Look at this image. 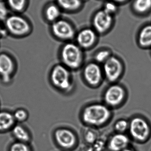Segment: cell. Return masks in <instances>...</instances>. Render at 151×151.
I'll return each instance as SVG.
<instances>
[{
	"mask_svg": "<svg viewBox=\"0 0 151 151\" xmlns=\"http://www.w3.org/2000/svg\"><path fill=\"white\" fill-rule=\"evenodd\" d=\"M133 8L135 12L144 14L151 9V0H134Z\"/></svg>",
	"mask_w": 151,
	"mask_h": 151,
	"instance_id": "19",
	"label": "cell"
},
{
	"mask_svg": "<svg viewBox=\"0 0 151 151\" xmlns=\"http://www.w3.org/2000/svg\"><path fill=\"white\" fill-rule=\"evenodd\" d=\"M14 70L13 61L8 55H0V75L4 83H8L11 80Z\"/></svg>",
	"mask_w": 151,
	"mask_h": 151,
	"instance_id": "14",
	"label": "cell"
},
{
	"mask_svg": "<svg viewBox=\"0 0 151 151\" xmlns=\"http://www.w3.org/2000/svg\"><path fill=\"white\" fill-rule=\"evenodd\" d=\"M135 151V150H134L133 148H131V147H127V148H126V149H125V150H123V151Z\"/></svg>",
	"mask_w": 151,
	"mask_h": 151,
	"instance_id": "32",
	"label": "cell"
},
{
	"mask_svg": "<svg viewBox=\"0 0 151 151\" xmlns=\"http://www.w3.org/2000/svg\"><path fill=\"white\" fill-rule=\"evenodd\" d=\"M103 9L109 14L113 16V14L117 12L118 7L116 4V3L113 1H108L105 4Z\"/></svg>",
	"mask_w": 151,
	"mask_h": 151,
	"instance_id": "27",
	"label": "cell"
},
{
	"mask_svg": "<svg viewBox=\"0 0 151 151\" xmlns=\"http://www.w3.org/2000/svg\"><path fill=\"white\" fill-rule=\"evenodd\" d=\"M10 151H30L29 147L23 142H18L12 145Z\"/></svg>",
	"mask_w": 151,
	"mask_h": 151,
	"instance_id": "26",
	"label": "cell"
},
{
	"mask_svg": "<svg viewBox=\"0 0 151 151\" xmlns=\"http://www.w3.org/2000/svg\"><path fill=\"white\" fill-rule=\"evenodd\" d=\"M51 31L56 37L64 40H72L75 34L73 26L64 19H58L53 22L51 26Z\"/></svg>",
	"mask_w": 151,
	"mask_h": 151,
	"instance_id": "7",
	"label": "cell"
},
{
	"mask_svg": "<svg viewBox=\"0 0 151 151\" xmlns=\"http://www.w3.org/2000/svg\"><path fill=\"white\" fill-rule=\"evenodd\" d=\"M98 137V133L95 130L92 129H87L83 135L84 141L88 145H93Z\"/></svg>",
	"mask_w": 151,
	"mask_h": 151,
	"instance_id": "21",
	"label": "cell"
},
{
	"mask_svg": "<svg viewBox=\"0 0 151 151\" xmlns=\"http://www.w3.org/2000/svg\"><path fill=\"white\" fill-rule=\"evenodd\" d=\"M59 6L65 10L75 11L80 9L82 0H56Z\"/></svg>",
	"mask_w": 151,
	"mask_h": 151,
	"instance_id": "17",
	"label": "cell"
},
{
	"mask_svg": "<svg viewBox=\"0 0 151 151\" xmlns=\"http://www.w3.org/2000/svg\"><path fill=\"white\" fill-rule=\"evenodd\" d=\"M111 57V52L109 50H103L97 53L95 55L96 61L100 63H104Z\"/></svg>",
	"mask_w": 151,
	"mask_h": 151,
	"instance_id": "25",
	"label": "cell"
},
{
	"mask_svg": "<svg viewBox=\"0 0 151 151\" xmlns=\"http://www.w3.org/2000/svg\"><path fill=\"white\" fill-rule=\"evenodd\" d=\"M8 9L2 0H0V20H5L8 17Z\"/></svg>",
	"mask_w": 151,
	"mask_h": 151,
	"instance_id": "29",
	"label": "cell"
},
{
	"mask_svg": "<svg viewBox=\"0 0 151 151\" xmlns=\"http://www.w3.org/2000/svg\"><path fill=\"white\" fill-rule=\"evenodd\" d=\"M107 139L105 137H99L92 145L95 151H103L107 147Z\"/></svg>",
	"mask_w": 151,
	"mask_h": 151,
	"instance_id": "24",
	"label": "cell"
},
{
	"mask_svg": "<svg viewBox=\"0 0 151 151\" xmlns=\"http://www.w3.org/2000/svg\"><path fill=\"white\" fill-rule=\"evenodd\" d=\"M113 23L112 15L100 10L96 12L93 18L95 31L99 34H104L109 30Z\"/></svg>",
	"mask_w": 151,
	"mask_h": 151,
	"instance_id": "9",
	"label": "cell"
},
{
	"mask_svg": "<svg viewBox=\"0 0 151 151\" xmlns=\"http://www.w3.org/2000/svg\"><path fill=\"white\" fill-rule=\"evenodd\" d=\"M129 123L126 120L120 119L116 122L114 124V128L117 133L125 134L128 130Z\"/></svg>",
	"mask_w": 151,
	"mask_h": 151,
	"instance_id": "23",
	"label": "cell"
},
{
	"mask_svg": "<svg viewBox=\"0 0 151 151\" xmlns=\"http://www.w3.org/2000/svg\"><path fill=\"white\" fill-rule=\"evenodd\" d=\"M4 34V31L3 29H2L1 27V25H0V36L1 35H3Z\"/></svg>",
	"mask_w": 151,
	"mask_h": 151,
	"instance_id": "33",
	"label": "cell"
},
{
	"mask_svg": "<svg viewBox=\"0 0 151 151\" xmlns=\"http://www.w3.org/2000/svg\"><path fill=\"white\" fill-rule=\"evenodd\" d=\"M51 81L54 86L62 90L67 91L72 87L70 72L64 65H56L51 75Z\"/></svg>",
	"mask_w": 151,
	"mask_h": 151,
	"instance_id": "4",
	"label": "cell"
},
{
	"mask_svg": "<svg viewBox=\"0 0 151 151\" xmlns=\"http://www.w3.org/2000/svg\"><path fill=\"white\" fill-rule=\"evenodd\" d=\"M83 76L87 83L91 86H96L101 83L103 78V73L98 65L90 63L84 68Z\"/></svg>",
	"mask_w": 151,
	"mask_h": 151,
	"instance_id": "11",
	"label": "cell"
},
{
	"mask_svg": "<svg viewBox=\"0 0 151 151\" xmlns=\"http://www.w3.org/2000/svg\"><path fill=\"white\" fill-rule=\"evenodd\" d=\"M12 134L18 142H27L30 140V136L26 130L20 125H16L13 127Z\"/></svg>",
	"mask_w": 151,
	"mask_h": 151,
	"instance_id": "20",
	"label": "cell"
},
{
	"mask_svg": "<svg viewBox=\"0 0 151 151\" xmlns=\"http://www.w3.org/2000/svg\"><path fill=\"white\" fill-rule=\"evenodd\" d=\"M95 31L91 28L82 29L79 32L76 37L78 45L83 48H89L92 47L96 40Z\"/></svg>",
	"mask_w": 151,
	"mask_h": 151,
	"instance_id": "13",
	"label": "cell"
},
{
	"mask_svg": "<svg viewBox=\"0 0 151 151\" xmlns=\"http://www.w3.org/2000/svg\"><path fill=\"white\" fill-rule=\"evenodd\" d=\"M139 45L144 48L151 47V24L143 27L138 35Z\"/></svg>",
	"mask_w": 151,
	"mask_h": 151,
	"instance_id": "15",
	"label": "cell"
},
{
	"mask_svg": "<svg viewBox=\"0 0 151 151\" xmlns=\"http://www.w3.org/2000/svg\"><path fill=\"white\" fill-rule=\"evenodd\" d=\"M123 66L117 58L111 56L104 63L103 72L106 79L110 82H114L120 77Z\"/></svg>",
	"mask_w": 151,
	"mask_h": 151,
	"instance_id": "8",
	"label": "cell"
},
{
	"mask_svg": "<svg viewBox=\"0 0 151 151\" xmlns=\"http://www.w3.org/2000/svg\"><path fill=\"white\" fill-rule=\"evenodd\" d=\"M81 151H95L92 145H88L84 147Z\"/></svg>",
	"mask_w": 151,
	"mask_h": 151,
	"instance_id": "30",
	"label": "cell"
},
{
	"mask_svg": "<svg viewBox=\"0 0 151 151\" xmlns=\"http://www.w3.org/2000/svg\"><path fill=\"white\" fill-rule=\"evenodd\" d=\"M10 8L14 11L21 12L25 9L26 0H7Z\"/></svg>",
	"mask_w": 151,
	"mask_h": 151,
	"instance_id": "22",
	"label": "cell"
},
{
	"mask_svg": "<svg viewBox=\"0 0 151 151\" xmlns=\"http://www.w3.org/2000/svg\"><path fill=\"white\" fill-rule=\"evenodd\" d=\"M15 120L18 121L20 122L23 121L25 120L27 118V113L26 111L22 109L17 110L15 111L13 114Z\"/></svg>",
	"mask_w": 151,
	"mask_h": 151,
	"instance_id": "28",
	"label": "cell"
},
{
	"mask_svg": "<svg viewBox=\"0 0 151 151\" xmlns=\"http://www.w3.org/2000/svg\"><path fill=\"white\" fill-rule=\"evenodd\" d=\"M15 119L13 115L8 112H0V131L8 130L14 125Z\"/></svg>",
	"mask_w": 151,
	"mask_h": 151,
	"instance_id": "16",
	"label": "cell"
},
{
	"mask_svg": "<svg viewBox=\"0 0 151 151\" xmlns=\"http://www.w3.org/2000/svg\"><path fill=\"white\" fill-rule=\"evenodd\" d=\"M125 95L123 88L120 85L114 84L106 90L104 95L105 101L110 106H117L123 101Z\"/></svg>",
	"mask_w": 151,
	"mask_h": 151,
	"instance_id": "10",
	"label": "cell"
},
{
	"mask_svg": "<svg viewBox=\"0 0 151 151\" xmlns=\"http://www.w3.org/2000/svg\"><path fill=\"white\" fill-rule=\"evenodd\" d=\"M54 136L57 144L65 150H72L76 147L78 143V138L75 133L68 129H58L55 131Z\"/></svg>",
	"mask_w": 151,
	"mask_h": 151,
	"instance_id": "6",
	"label": "cell"
},
{
	"mask_svg": "<svg viewBox=\"0 0 151 151\" xmlns=\"http://www.w3.org/2000/svg\"><path fill=\"white\" fill-rule=\"evenodd\" d=\"M111 112L109 107L102 104L90 105L83 110L82 114V121L86 125L99 127L110 120Z\"/></svg>",
	"mask_w": 151,
	"mask_h": 151,
	"instance_id": "1",
	"label": "cell"
},
{
	"mask_svg": "<svg viewBox=\"0 0 151 151\" xmlns=\"http://www.w3.org/2000/svg\"><path fill=\"white\" fill-rule=\"evenodd\" d=\"M130 139L125 134L117 133L113 135L107 141L109 151H122L129 147Z\"/></svg>",
	"mask_w": 151,
	"mask_h": 151,
	"instance_id": "12",
	"label": "cell"
},
{
	"mask_svg": "<svg viewBox=\"0 0 151 151\" xmlns=\"http://www.w3.org/2000/svg\"><path fill=\"white\" fill-rule=\"evenodd\" d=\"M5 26L12 34L16 36H23L27 34L31 27L24 18L18 15H12L5 19Z\"/></svg>",
	"mask_w": 151,
	"mask_h": 151,
	"instance_id": "5",
	"label": "cell"
},
{
	"mask_svg": "<svg viewBox=\"0 0 151 151\" xmlns=\"http://www.w3.org/2000/svg\"><path fill=\"white\" fill-rule=\"evenodd\" d=\"M45 15L48 21L53 23L56 21L60 15L59 7L56 4H50L45 9Z\"/></svg>",
	"mask_w": 151,
	"mask_h": 151,
	"instance_id": "18",
	"label": "cell"
},
{
	"mask_svg": "<svg viewBox=\"0 0 151 151\" xmlns=\"http://www.w3.org/2000/svg\"><path fill=\"white\" fill-rule=\"evenodd\" d=\"M61 58L66 67L75 70L82 63L83 54L80 47L74 43H68L63 47L61 51Z\"/></svg>",
	"mask_w": 151,
	"mask_h": 151,
	"instance_id": "3",
	"label": "cell"
},
{
	"mask_svg": "<svg viewBox=\"0 0 151 151\" xmlns=\"http://www.w3.org/2000/svg\"><path fill=\"white\" fill-rule=\"evenodd\" d=\"M128 0H112L115 3H121L126 1Z\"/></svg>",
	"mask_w": 151,
	"mask_h": 151,
	"instance_id": "31",
	"label": "cell"
},
{
	"mask_svg": "<svg viewBox=\"0 0 151 151\" xmlns=\"http://www.w3.org/2000/svg\"><path fill=\"white\" fill-rule=\"evenodd\" d=\"M128 130L130 137L137 142H145L151 137L150 126L146 120L141 117H135L131 120Z\"/></svg>",
	"mask_w": 151,
	"mask_h": 151,
	"instance_id": "2",
	"label": "cell"
}]
</instances>
